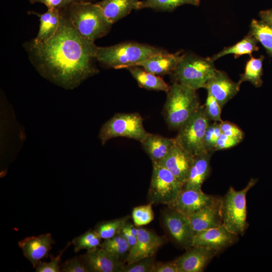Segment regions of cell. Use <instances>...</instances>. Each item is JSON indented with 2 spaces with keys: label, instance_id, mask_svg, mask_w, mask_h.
<instances>
[{
  "label": "cell",
  "instance_id": "484cf974",
  "mask_svg": "<svg viewBox=\"0 0 272 272\" xmlns=\"http://www.w3.org/2000/svg\"><path fill=\"white\" fill-rule=\"evenodd\" d=\"M257 40L251 34L249 33L243 39L238 42L235 44L225 47L218 53L209 57L214 61L220 57L228 54H233L235 58L243 55L248 54L251 56L252 52L259 50L257 46Z\"/></svg>",
  "mask_w": 272,
  "mask_h": 272
},
{
  "label": "cell",
  "instance_id": "d4e9b609",
  "mask_svg": "<svg viewBox=\"0 0 272 272\" xmlns=\"http://www.w3.org/2000/svg\"><path fill=\"white\" fill-rule=\"evenodd\" d=\"M139 86L144 89L167 93L170 86L160 77L149 72L141 66L127 68Z\"/></svg>",
  "mask_w": 272,
  "mask_h": 272
},
{
  "label": "cell",
  "instance_id": "ab89813d",
  "mask_svg": "<svg viewBox=\"0 0 272 272\" xmlns=\"http://www.w3.org/2000/svg\"><path fill=\"white\" fill-rule=\"evenodd\" d=\"M153 272H179V269L175 262L173 261L155 264Z\"/></svg>",
  "mask_w": 272,
  "mask_h": 272
},
{
  "label": "cell",
  "instance_id": "60d3db41",
  "mask_svg": "<svg viewBox=\"0 0 272 272\" xmlns=\"http://www.w3.org/2000/svg\"><path fill=\"white\" fill-rule=\"evenodd\" d=\"M63 0H29L31 4L42 3L48 9L61 8Z\"/></svg>",
  "mask_w": 272,
  "mask_h": 272
},
{
  "label": "cell",
  "instance_id": "30bf717a",
  "mask_svg": "<svg viewBox=\"0 0 272 272\" xmlns=\"http://www.w3.org/2000/svg\"><path fill=\"white\" fill-rule=\"evenodd\" d=\"M220 198L203 192L201 189H184L168 205L170 209L188 216L218 202Z\"/></svg>",
  "mask_w": 272,
  "mask_h": 272
},
{
  "label": "cell",
  "instance_id": "8d00e7d4",
  "mask_svg": "<svg viewBox=\"0 0 272 272\" xmlns=\"http://www.w3.org/2000/svg\"><path fill=\"white\" fill-rule=\"evenodd\" d=\"M62 272H89L81 255L74 257L65 261L62 265Z\"/></svg>",
  "mask_w": 272,
  "mask_h": 272
},
{
  "label": "cell",
  "instance_id": "603a6c76",
  "mask_svg": "<svg viewBox=\"0 0 272 272\" xmlns=\"http://www.w3.org/2000/svg\"><path fill=\"white\" fill-rule=\"evenodd\" d=\"M112 24L127 16L133 10H139V0H102L96 3Z\"/></svg>",
  "mask_w": 272,
  "mask_h": 272
},
{
  "label": "cell",
  "instance_id": "f1b7e54d",
  "mask_svg": "<svg viewBox=\"0 0 272 272\" xmlns=\"http://www.w3.org/2000/svg\"><path fill=\"white\" fill-rule=\"evenodd\" d=\"M199 3L198 0H144L140 1L139 10L149 8L156 11L169 12L184 5L198 6Z\"/></svg>",
  "mask_w": 272,
  "mask_h": 272
},
{
  "label": "cell",
  "instance_id": "bcb514c9",
  "mask_svg": "<svg viewBox=\"0 0 272 272\" xmlns=\"http://www.w3.org/2000/svg\"><path fill=\"white\" fill-rule=\"evenodd\" d=\"M198 1H200V0H198Z\"/></svg>",
  "mask_w": 272,
  "mask_h": 272
},
{
  "label": "cell",
  "instance_id": "44dd1931",
  "mask_svg": "<svg viewBox=\"0 0 272 272\" xmlns=\"http://www.w3.org/2000/svg\"><path fill=\"white\" fill-rule=\"evenodd\" d=\"M212 154V153L207 152L194 156L183 188L201 189L210 172Z\"/></svg>",
  "mask_w": 272,
  "mask_h": 272
},
{
  "label": "cell",
  "instance_id": "b9f144b4",
  "mask_svg": "<svg viewBox=\"0 0 272 272\" xmlns=\"http://www.w3.org/2000/svg\"><path fill=\"white\" fill-rule=\"evenodd\" d=\"M258 15L261 21L272 26V9L261 11Z\"/></svg>",
  "mask_w": 272,
  "mask_h": 272
},
{
  "label": "cell",
  "instance_id": "277c9868",
  "mask_svg": "<svg viewBox=\"0 0 272 272\" xmlns=\"http://www.w3.org/2000/svg\"><path fill=\"white\" fill-rule=\"evenodd\" d=\"M164 116L168 127L178 129L200 106L196 90L174 82L167 92Z\"/></svg>",
  "mask_w": 272,
  "mask_h": 272
},
{
  "label": "cell",
  "instance_id": "6da1fadb",
  "mask_svg": "<svg viewBox=\"0 0 272 272\" xmlns=\"http://www.w3.org/2000/svg\"><path fill=\"white\" fill-rule=\"evenodd\" d=\"M60 13L59 25L52 37L39 43L31 40L23 46L42 77L72 90L98 73L95 62L98 46L81 35L60 9Z\"/></svg>",
  "mask_w": 272,
  "mask_h": 272
},
{
  "label": "cell",
  "instance_id": "ac0fdd59",
  "mask_svg": "<svg viewBox=\"0 0 272 272\" xmlns=\"http://www.w3.org/2000/svg\"><path fill=\"white\" fill-rule=\"evenodd\" d=\"M89 272H121L123 264L119 259L98 247L81 255Z\"/></svg>",
  "mask_w": 272,
  "mask_h": 272
},
{
  "label": "cell",
  "instance_id": "7a4b0ae2",
  "mask_svg": "<svg viewBox=\"0 0 272 272\" xmlns=\"http://www.w3.org/2000/svg\"><path fill=\"white\" fill-rule=\"evenodd\" d=\"M60 9L81 35L93 42L106 35L111 28L112 24L97 4L75 3Z\"/></svg>",
  "mask_w": 272,
  "mask_h": 272
},
{
  "label": "cell",
  "instance_id": "f35d334b",
  "mask_svg": "<svg viewBox=\"0 0 272 272\" xmlns=\"http://www.w3.org/2000/svg\"><path fill=\"white\" fill-rule=\"evenodd\" d=\"M220 125L222 133L230 137L243 139L244 137L243 131L234 123L222 120L220 122Z\"/></svg>",
  "mask_w": 272,
  "mask_h": 272
},
{
  "label": "cell",
  "instance_id": "9a60e30c",
  "mask_svg": "<svg viewBox=\"0 0 272 272\" xmlns=\"http://www.w3.org/2000/svg\"><path fill=\"white\" fill-rule=\"evenodd\" d=\"M219 251L202 246H192L174 260L179 272H201Z\"/></svg>",
  "mask_w": 272,
  "mask_h": 272
},
{
  "label": "cell",
  "instance_id": "7402d4cb",
  "mask_svg": "<svg viewBox=\"0 0 272 272\" xmlns=\"http://www.w3.org/2000/svg\"><path fill=\"white\" fill-rule=\"evenodd\" d=\"M141 143L153 163L161 161L176 144V141L175 138L148 132Z\"/></svg>",
  "mask_w": 272,
  "mask_h": 272
},
{
  "label": "cell",
  "instance_id": "8fae6325",
  "mask_svg": "<svg viewBox=\"0 0 272 272\" xmlns=\"http://www.w3.org/2000/svg\"><path fill=\"white\" fill-rule=\"evenodd\" d=\"M163 218L165 227L175 241L187 249L191 247L195 233L188 217L170 209Z\"/></svg>",
  "mask_w": 272,
  "mask_h": 272
},
{
  "label": "cell",
  "instance_id": "52a82bcc",
  "mask_svg": "<svg viewBox=\"0 0 272 272\" xmlns=\"http://www.w3.org/2000/svg\"><path fill=\"white\" fill-rule=\"evenodd\" d=\"M148 133L139 113H121L115 114L102 125L99 138L103 145L117 137H125L141 142Z\"/></svg>",
  "mask_w": 272,
  "mask_h": 272
},
{
  "label": "cell",
  "instance_id": "f546056e",
  "mask_svg": "<svg viewBox=\"0 0 272 272\" xmlns=\"http://www.w3.org/2000/svg\"><path fill=\"white\" fill-rule=\"evenodd\" d=\"M101 239L95 230H89L73 239L72 243L74 246V252L77 253L83 249L89 250L96 248L100 246Z\"/></svg>",
  "mask_w": 272,
  "mask_h": 272
},
{
  "label": "cell",
  "instance_id": "d6986e66",
  "mask_svg": "<svg viewBox=\"0 0 272 272\" xmlns=\"http://www.w3.org/2000/svg\"><path fill=\"white\" fill-rule=\"evenodd\" d=\"M182 55L167 51L152 55L135 65L141 66L159 76L171 75L180 61Z\"/></svg>",
  "mask_w": 272,
  "mask_h": 272
},
{
  "label": "cell",
  "instance_id": "ba28073f",
  "mask_svg": "<svg viewBox=\"0 0 272 272\" xmlns=\"http://www.w3.org/2000/svg\"><path fill=\"white\" fill-rule=\"evenodd\" d=\"M210 121L204 106L200 105L178 129L175 138L177 143L193 156L207 153L204 139Z\"/></svg>",
  "mask_w": 272,
  "mask_h": 272
},
{
  "label": "cell",
  "instance_id": "e0dca14e",
  "mask_svg": "<svg viewBox=\"0 0 272 272\" xmlns=\"http://www.w3.org/2000/svg\"><path fill=\"white\" fill-rule=\"evenodd\" d=\"M194 156L176 142L168 154L158 163L169 170L182 183L187 177Z\"/></svg>",
  "mask_w": 272,
  "mask_h": 272
},
{
  "label": "cell",
  "instance_id": "d6a6232c",
  "mask_svg": "<svg viewBox=\"0 0 272 272\" xmlns=\"http://www.w3.org/2000/svg\"><path fill=\"white\" fill-rule=\"evenodd\" d=\"M222 133L220 123L214 122L208 125L205 135L204 145L207 152L213 153L216 143Z\"/></svg>",
  "mask_w": 272,
  "mask_h": 272
},
{
  "label": "cell",
  "instance_id": "8992f818",
  "mask_svg": "<svg viewBox=\"0 0 272 272\" xmlns=\"http://www.w3.org/2000/svg\"><path fill=\"white\" fill-rule=\"evenodd\" d=\"M216 69L214 61L193 53L183 54L182 58L172 73L174 82L196 90L205 87L214 75Z\"/></svg>",
  "mask_w": 272,
  "mask_h": 272
},
{
  "label": "cell",
  "instance_id": "ee69618b",
  "mask_svg": "<svg viewBox=\"0 0 272 272\" xmlns=\"http://www.w3.org/2000/svg\"><path fill=\"white\" fill-rule=\"evenodd\" d=\"M122 229L135 236H137L138 228L126 222L122 227Z\"/></svg>",
  "mask_w": 272,
  "mask_h": 272
},
{
  "label": "cell",
  "instance_id": "4316f807",
  "mask_svg": "<svg viewBox=\"0 0 272 272\" xmlns=\"http://www.w3.org/2000/svg\"><path fill=\"white\" fill-rule=\"evenodd\" d=\"M264 57L260 55L258 58L251 56L246 64L243 74L240 75L238 83L241 84L244 82H249L256 88L260 87L263 84L262 63Z\"/></svg>",
  "mask_w": 272,
  "mask_h": 272
},
{
  "label": "cell",
  "instance_id": "5bb4252c",
  "mask_svg": "<svg viewBox=\"0 0 272 272\" xmlns=\"http://www.w3.org/2000/svg\"><path fill=\"white\" fill-rule=\"evenodd\" d=\"M241 84L232 81L224 71L216 70L205 88L222 108L239 92Z\"/></svg>",
  "mask_w": 272,
  "mask_h": 272
},
{
  "label": "cell",
  "instance_id": "5b68a950",
  "mask_svg": "<svg viewBox=\"0 0 272 272\" xmlns=\"http://www.w3.org/2000/svg\"><path fill=\"white\" fill-rule=\"evenodd\" d=\"M257 181L256 179L251 178L246 186L240 190H236L231 186L220 199V213L223 225L236 235H242L248 227L246 195Z\"/></svg>",
  "mask_w": 272,
  "mask_h": 272
},
{
  "label": "cell",
  "instance_id": "2e32d148",
  "mask_svg": "<svg viewBox=\"0 0 272 272\" xmlns=\"http://www.w3.org/2000/svg\"><path fill=\"white\" fill-rule=\"evenodd\" d=\"M54 243L51 233H46L26 237L18 242V245L25 258L35 268L41 259L48 257Z\"/></svg>",
  "mask_w": 272,
  "mask_h": 272
},
{
  "label": "cell",
  "instance_id": "e575fe53",
  "mask_svg": "<svg viewBox=\"0 0 272 272\" xmlns=\"http://www.w3.org/2000/svg\"><path fill=\"white\" fill-rule=\"evenodd\" d=\"M155 263L153 256L123 265L121 272H153Z\"/></svg>",
  "mask_w": 272,
  "mask_h": 272
},
{
  "label": "cell",
  "instance_id": "836d02e7",
  "mask_svg": "<svg viewBox=\"0 0 272 272\" xmlns=\"http://www.w3.org/2000/svg\"><path fill=\"white\" fill-rule=\"evenodd\" d=\"M205 112L208 118L214 122H221L222 108L218 102L210 93H208L205 105Z\"/></svg>",
  "mask_w": 272,
  "mask_h": 272
},
{
  "label": "cell",
  "instance_id": "ffe728a7",
  "mask_svg": "<svg viewBox=\"0 0 272 272\" xmlns=\"http://www.w3.org/2000/svg\"><path fill=\"white\" fill-rule=\"evenodd\" d=\"M187 217L195 234L201 231L222 226L220 199L215 203Z\"/></svg>",
  "mask_w": 272,
  "mask_h": 272
},
{
  "label": "cell",
  "instance_id": "7bdbcfd3",
  "mask_svg": "<svg viewBox=\"0 0 272 272\" xmlns=\"http://www.w3.org/2000/svg\"><path fill=\"white\" fill-rule=\"evenodd\" d=\"M119 233L124 236L126 241L129 245L130 248L133 246H134V245L135 244L136 241H137V236H135L129 233L128 232L123 230L122 229H121Z\"/></svg>",
  "mask_w": 272,
  "mask_h": 272
},
{
  "label": "cell",
  "instance_id": "83f0119b",
  "mask_svg": "<svg viewBox=\"0 0 272 272\" xmlns=\"http://www.w3.org/2000/svg\"><path fill=\"white\" fill-rule=\"evenodd\" d=\"M249 33L261 43L272 57V26L261 20L252 19Z\"/></svg>",
  "mask_w": 272,
  "mask_h": 272
},
{
  "label": "cell",
  "instance_id": "7c38bea8",
  "mask_svg": "<svg viewBox=\"0 0 272 272\" xmlns=\"http://www.w3.org/2000/svg\"><path fill=\"white\" fill-rule=\"evenodd\" d=\"M237 235L223 225L196 233L192 247L202 246L219 251L233 244L237 240Z\"/></svg>",
  "mask_w": 272,
  "mask_h": 272
},
{
  "label": "cell",
  "instance_id": "4dcf8cb0",
  "mask_svg": "<svg viewBox=\"0 0 272 272\" xmlns=\"http://www.w3.org/2000/svg\"><path fill=\"white\" fill-rule=\"evenodd\" d=\"M128 219V216L103 222L96 226L95 230L102 239L111 238L119 233Z\"/></svg>",
  "mask_w": 272,
  "mask_h": 272
},
{
  "label": "cell",
  "instance_id": "cb8c5ba5",
  "mask_svg": "<svg viewBox=\"0 0 272 272\" xmlns=\"http://www.w3.org/2000/svg\"><path fill=\"white\" fill-rule=\"evenodd\" d=\"M30 13L37 16L40 20V27L38 34L33 41L36 43L47 40L52 37L57 30L60 20L59 8L48 9L43 14L34 12Z\"/></svg>",
  "mask_w": 272,
  "mask_h": 272
},
{
  "label": "cell",
  "instance_id": "1f68e13d",
  "mask_svg": "<svg viewBox=\"0 0 272 272\" xmlns=\"http://www.w3.org/2000/svg\"><path fill=\"white\" fill-rule=\"evenodd\" d=\"M150 202L149 204L135 207L132 212V218L135 226L140 227L146 225L154 219V212L152 205Z\"/></svg>",
  "mask_w": 272,
  "mask_h": 272
},
{
  "label": "cell",
  "instance_id": "f6af8a7d",
  "mask_svg": "<svg viewBox=\"0 0 272 272\" xmlns=\"http://www.w3.org/2000/svg\"><path fill=\"white\" fill-rule=\"evenodd\" d=\"M92 1V0H63L61 8L75 3L91 2Z\"/></svg>",
  "mask_w": 272,
  "mask_h": 272
},
{
  "label": "cell",
  "instance_id": "d590c367",
  "mask_svg": "<svg viewBox=\"0 0 272 272\" xmlns=\"http://www.w3.org/2000/svg\"><path fill=\"white\" fill-rule=\"evenodd\" d=\"M71 244L69 242L66 246L61 250L60 253L54 257L51 258V260L49 262H41V261L38 263L36 268L35 271L36 272H60L61 271L60 265H59L61 261V256L64 251Z\"/></svg>",
  "mask_w": 272,
  "mask_h": 272
},
{
  "label": "cell",
  "instance_id": "9c48e42d",
  "mask_svg": "<svg viewBox=\"0 0 272 272\" xmlns=\"http://www.w3.org/2000/svg\"><path fill=\"white\" fill-rule=\"evenodd\" d=\"M149 197L151 202L168 205L178 196L183 188L179 181L167 168L153 163Z\"/></svg>",
  "mask_w": 272,
  "mask_h": 272
},
{
  "label": "cell",
  "instance_id": "74e56055",
  "mask_svg": "<svg viewBox=\"0 0 272 272\" xmlns=\"http://www.w3.org/2000/svg\"><path fill=\"white\" fill-rule=\"evenodd\" d=\"M242 141L241 139L230 137L222 133L216 143L214 151L231 148L238 145Z\"/></svg>",
  "mask_w": 272,
  "mask_h": 272
},
{
  "label": "cell",
  "instance_id": "3957f363",
  "mask_svg": "<svg viewBox=\"0 0 272 272\" xmlns=\"http://www.w3.org/2000/svg\"><path fill=\"white\" fill-rule=\"evenodd\" d=\"M167 51L146 44L126 42L109 46H98L96 57L97 61L107 67L127 69L152 55Z\"/></svg>",
  "mask_w": 272,
  "mask_h": 272
},
{
  "label": "cell",
  "instance_id": "4fadbf2b",
  "mask_svg": "<svg viewBox=\"0 0 272 272\" xmlns=\"http://www.w3.org/2000/svg\"><path fill=\"white\" fill-rule=\"evenodd\" d=\"M164 242V239L145 228H138L135 244L130 249L126 261L131 263L153 256Z\"/></svg>",
  "mask_w": 272,
  "mask_h": 272
}]
</instances>
